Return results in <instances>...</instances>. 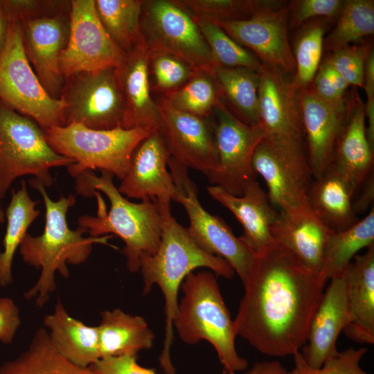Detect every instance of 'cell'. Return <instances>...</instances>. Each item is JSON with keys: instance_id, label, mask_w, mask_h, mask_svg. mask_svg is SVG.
Instances as JSON below:
<instances>
[{"instance_id": "cell-46", "label": "cell", "mask_w": 374, "mask_h": 374, "mask_svg": "<svg viewBox=\"0 0 374 374\" xmlns=\"http://www.w3.org/2000/svg\"><path fill=\"white\" fill-rule=\"evenodd\" d=\"M20 325L19 310L14 301L0 297V341L11 344Z\"/></svg>"}, {"instance_id": "cell-44", "label": "cell", "mask_w": 374, "mask_h": 374, "mask_svg": "<svg viewBox=\"0 0 374 374\" xmlns=\"http://www.w3.org/2000/svg\"><path fill=\"white\" fill-rule=\"evenodd\" d=\"M90 367L96 374H157L139 365L137 356L102 358Z\"/></svg>"}, {"instance_id": "cell-20", "label": "cell", "mask_w": 374, "mask_h": 374, "mask_svg": "<svg viewBox=\"0 0 374 374\" xmlns=\"http://www.w3.org/2000/svg\"><path fill=\"white\" fill-rule=\"evenodd\" d=\"M20 21L27 58L48 93L57 98L64 78L60 59L68 41L69 25L59 17H28Z\"/></svg>"}, {"instance_id": "cell-3", "label": "cell", "mask_w": 374, "mask_h": 374, "mask_svg": "<svg viewBox=\"0 0 374 374\" xmlns=\"http://www.w3.org/2000/svg\"><path fill=\"white\" fill-rule=\"evenodd\" d=\"M98 177L92 170H85L75 178L78 193L95 196L98 202L96 216L83 215L79 226L91 237L107 233L119 237L125 243L123 252L130 271L140 268V258L154 254L160 244L162 217L155 199L134 203L125 198L113 183L114 175L101 170Z\"/></svg>"}, {"instance_id": "cell-51", "label": "cell", "mask_w": 374, "mask_h": 374, "mask_svg": "<svg viewBox=\"0 0 374 374\" xmlns=\"http://www.w3.org/2000/svg\"><path fill=\"white\" fill-rule=\"evenodd\" d=\"M8 19L6 14L0 9V53L4 45L8 33Z\"/></svg>"}, {"instance_id": "cell-10", "label": "cell", "mask_w": 374, "mask_h": 374, "mask_svg": "<svg viewBox=\"0 0 374 374\" xmlns=\"http://www.w3.org/2000/svg\"><path fill=\"white\" fill-rule=\"evenodd\" d=\"M60 98L65 125L71 123L107 130L123 127L125 103L117 67L82 72L66 78Z\"/></svg>"}, {"instance_id": "cell-5", "label": "cell", "mask_w": 374, "mask_h": 374, "mask_svg": "<svg viewBox=\"0 0 374 374\" xmlns=\"http://www.w3.org/2000/svg\"><path fill=\"white\" fill-rule=\"evenodd\" d=\"M183 296L173 319L179 339L194 345L202 340L215 350L224 374L245 371L247 361L235 348L234 321L222 295L216 276L207 269L189 274L181 286Z\"/></svg>"}, {"instance_id": "cell-35", "label": "cell", "mask_w": 374, "mask_h": 374, "mask_svg": "<svg viewBox=\"0 0 374 374\" xmlns=\"http://www.w3.org/2000/svg\"><path fill=\"white\" fill-rule=\"evenodd\" d=\"M374 33V1H344L335 27L323 39L326 51L362 43Z\"/></svg>"}, {"instance_id": "cell-25", "label": "cell", "mask_w": 374, "mask_h": 374, "mask_svg": "<svg viewBox=\"0 0 374 374\" xmlns=\"http://www.w3.org/2000/svg\"><path fill=\"white\" fill-rule=\"evenodd\" d=\"M349 321L343 332L358 344H374V244L345 269Z\"/></svg>"}, {"instance_id": "cell-27", "label": "cell", "mask_w": 374, "mask_h": 374, "mask_svg": "<svg viewBox=\"0 0 374 374\" xmlns=\"http://www.w3.org/2000/svg\"><path fill=\"white\" fill-rule=\"evenodd\" d=\"M356 193L345 176L328 167L320 177L313 179L308 200L311 210L328 228L339 231L358 220L353 208Z\"/></svg>"}, {"instance_id": "cell-4", "label": "cell", "mask_w": 374, "mask_h": 374, "mask_svg": "<svg viewBox=\"0 0 374 374\" xmlns=\"http://www.w3.org/2000/svg\"><path fill=\"white\" fill-rule=\"evenodd\" d=\"M29 183L43 198L46 209L45 226L43 233L39 236L27 233L19 246V251L25 262L41 269L37 283L24 296L27 299L35 298V305L42 308L56 288L55 274L59 272L67 278L69 276L67 264L83 263L89 256L93 244L110 245L108 240L112 235L84 238L83 235L87 233L84 229L79 226L75 230L71 229L66 222V213L75 204V197L62 196L53 201L40 181L33 178Z\"/></svg>"}, {"instance_id": "cell-39", "label": "cell", "mask_w": 374, "mask_h": 374, "mask_svg": "<svg viewBox=\"0 0 374 374\" xmlns=\"http://www.w3.org/2000/svg\"><path fill=\"white\" fill-rule=\"evenodd\" d=\"M149 69L154 80L151 89L163 96L179 89L197 71L181 59L161 52H149Z\"/></svg>"}, {"instance_id": "cell-47", "label": "cell", "mask_w": 374, "mask_h": 374, "mask_svg": "<svg viewBox=\"0 0 374 374\" xmlns=\"http://www.w3.org/2000/svg\"><path fill=\"white\" fill-rule=\"evenodd\" d=\"M310 86L318 96L327 101H339L346 97L341 96L335 89L322 62Z\"/></svg>"}, {"instance_id": "cell-41", "label": "cell", "mask_w": 374, "mask_h": 374, "mask_svg": "<svg viewBox=\"0 0 374 374\" xmlns=\"http://www.w3.org/2000/svg\"><path fill=\"white\" fill-rule=\"evenodd\" d=\"M364 347H349L326 361L319 368L308 365L300 352L293 355L294 366L285 374H371L360 366V362L366 354Z\"/></svg>"}, {"instance_id": "cell-18", "label": "cell", "mask_w": 374, "mask_h": 374, "mask_svg": "<svg viewBox=\"0 0 374 374\" xmlns=\"http://www.w3.org/2000/svg\"><path fill=\"white\" fill-rule=\"evenodd\" d=\"M264 66L258 87L259 125L264 138L305 144L299 89L283 71Z\"/></svg>"}, {"instance_id": "cell-52", "label": "cell", "mask_w": 374, "mask_h": 374, "mask_svg": "<svg viewBox=\"0 0 374 374\" xmlns=\"http://www.w3.org/2000/svg\"><path fill=\"white\" fill-rule=\"evenodd\" d=\"M5 220V213L0 208V222H3Z\"/></svg>"}, {"instance_id": "cell-48", "label": "cell", "mask_w": 374, "mask_h": 374, "mask_svg": "<svg viewBox=\"0 0 374 374\" xmlns=\"http://www.w3.org/2000/svg\"><path fill=\"white\" fill-rule=\"evenodd\" d=\"M353 200V208L357 215L364 212L371 205L374 198L373 173L368 177L356 193Z\"/></svg>"}, {"instance_id": "cell-13", "label": "cell", "mask_w": 374, "mask_h": 374, "mask_svg": "<svg viewBox=\"0 0 374 374\" xmlns=\"http://www.w3.org/2000/svg\"><path fill=\"white\" fill-rule=\"evenodd\" d=\"M212 114L218 166L208 179L227 193L241 196L256 180L252 158L264 138L263 130L259 124L249 125L239 120L222 100Z\"/></svg>"}, {"instance_id": "cell-6", "label": "cell", "mask_w": 374, "mask_h": 374, "mask_svg": "<svg viewBox=\"0 0 374 374\" xmlns=\"http://www.w3.org/2000/svg\"><path fill=\"white\" fill-rule=\"evenodd\" d=\"M154 130L117 127L101 130L71 123L46 128L44 132L55 152L75 161L67 167L72 177H76L85 170L98 169L123 179L134 150Z\"/></svg>"}, {"instance_id": "cell-26", "label": "cell", "mask_w": 374, "mask_h": 374, "mask_svg": "<svg viewBox=\"0 0 374 374\" xmlns=\"http://www.w3.org/2000/svg\"><path fill=\"white\" fill-rule=\"evenodd\" d=\"M374 148L368 140L364 103L357 96L328 167L345 176L357 192L373 173Z\"/></svg>"}, {"instance_id": "cell-1", "label": "cell", "mask_w": 374, "mask_h": 374, "mask_svg": "<svg viewBox=\"0 0 374 374\" xmlns=\"http://www.w3.org/2000/svg\"><path fill=\"white\" fill-rule=\"evenodd\" d=\"M233 319L237 336L265 355H294L305 344L325 284L274 242L255 256Z\"/></svg>"}, {"instance_id": "cell-9", "label": "cell", "mask_w": 374, "mask_h": 374, "mask_svg": "<svg viewBox=\"0 0 374 374\" xmlns=\"http://www.w3.org/2000/svg\"><path fill=\"white\" fill-rule=\"evenodd\" d=\"M141 35L149 52L173 55L196 71L216 66L193 17L175 0L143 1Z\"/></svg>"}, {"instance_id": "cell-7", "label": "cell", "mask_w": 374, "mask_h": 374, "mask_svg": "<svg viewBox=\"0 0 374 374\" xmlns=\"http://www.w3.org/2000/svg\"><path fill=\"white\" fill-rule=\"evenodd\" d=\"M0 100L44 130L65 125V103L50 96L40 82L25 53L21 21L15 18H8L0 53Z\"/></svg>"}, {"instance_id": "cell-37", "label": "cell", "mask_w": 374, "mask_h": 374, "mask_svg": "<svg viewBox=\"0 0 374 374\" xmlns=\"http://www.w3.org/2000/svg\"><path fill=\"white\" fill-rule=\"evenodd\" d=\"M161 99L179 111L206 118L220 102L221 94L212 71H197L185 84Z\"/></svg>"}, {"instance_id": "cell-14", "label": "cell", "mask_w": 374, "mask_h": 374, "mask_svg": "<svg viewBox=\"0 0 374 374\" xmlns=\"http://www.w3.org/2000/svg\"><path fill=\"white\" fill-rule=\"evenodd\" d=\"M69 37L60 59L64 78L107 68L118 67L125 53L114 42L103 26L95 0H73Z\"/></svg>"}, {"instance_id": "cell-31", "label": "cell", "mask_w": 374, "mask_h": 374, "mask_svg": "<svg viewBox=\"0 0 374 374\" xmlns=\"http://www.w3.org/2000/svg\"><path fill=\"white\" fill-rule=\"evenodd\" d=\"M212 73L229 109L245 124L258 125L260 74L246 68L220 66H214Z\"/></svg>"}, {"instance_id": "cell-22", "label": "cell", "mask_w": 374, "mask_h": 374, "mask_svg": "<svg viewBox=\"0 0 374 374\" xmlns=\"http://www.w3.org/2000/svg\"><path fill=\"white\" fill-rule=\"evenodd\" d=\"M333 231L313 213L310 206L280 210L271 229L274 242L318 276L326 244Z\"/></svg>"}, {"instance_id": "cell-45", "label": "cell", "mask_w": 374, "mask_h": 374, "mask_svg": "<svg viewBox=\"0 0 374 374\" xmlns=\"http://www.w3.org/2000/svg\"><path fill=\"white\" fill-rule=\"evenodd\" d=\"M362 87L366 95L364 112L367 122V138L371 146L374 148V52L373 49L365 64Z\"/></svg>"}, {"instance_id": "cell-42", "label": "cell", "mask_w": 374, "mask_h": 374, "mask_svg": "<svg viewBox=\"0 0 374 374\" xmlns=\"http://www.w3.org/2000/svg\"><path fill=\"white\" fill-rule=\"evenodd\" d=\"M372 49L370 43L362 42L332 51L327 58L350 86L362 87L365 64Z\"/></svg>"}, {"instance_id": "cell-8", "label": "cell", "mask_w": 374, "mask_h": 374, "mask_svg": "<svg viewBox=\"0 0 374 374\" xmlns=\"http://www.w3.org/2000/svg\"><path fill=\"white\" fill-rule=\"evenodd\" d=\"M75 161L55 152L44 132L30 118L0 103V199L17 177L31 175L52 185L49 170Z\"/></svg>"}, {"instance_id": "cell-43", "label": "cell", "mask_w": 374, "mask_h": 374, "mask_svg": "<svg viewBox=\"0 0 374 374\" xmlns=\"http://www.w3.org/2000/svg\"><path fill=\"white\" fill-rule=\"evenodd\" d=\"M291 28L301 27L314 19H337L343 6L341 0H296L291 1Z\"/></svg>"}, {"instance_id": "cell-12", "label": "cell", "mask_w": 374, "mask_h": 374, "mask_svg": "<svg viewBox=\"0 0 374 374\" xmlns=\"http://www.w3.org/2000/svg\"><path fill=\"white\" fill-rule=\"evenodd\" d=\"M252 167L264 179L270 203L280 210L310 206L308 193L314 178L305 144L263 138L254 152Z\"/></svg>"}, {"instance_id": "cell-33", "label": "cell", "mask_w": 374, "mask_h": 374, "mask_svg": "<svg viewBox=\"0 0 374 374\" xmlns=\"http://www.w3.org/2000/svg\"><path fill=\"white\" fill-rule=\"evenodd\" d=\"M38 201L33 200L28 193L25 181L12 193L6 209L7 226L3 240V251L0 252V286L6 287L12 283V264L15 253L27 234V230L39 216L35 208Z\"/></svg>"}, {"instance_id": "cell-24", "label": "cell", "mask_w": 374, "mask_h": 374, "mask_svg": "<svg viewBox=\"0 0 374 374\" xmlns=\"http://www.w3.org/2000/svg\"><path fill=\"white\" fill-rule=\"evenodd\" d=\"M207 191L239 221L243 229L239 238L255 256L274 242L271 229L278 212L271 207L267 193L256 180L246 186L241 196L233 195L218 186H209Z\"/></svg>"}, {"instance_id": "cell-11", "label": "cell", "mask_w": 374, "mask_h": 374, "mask_svg": "<svg viewBox=\"0 0 374 374\" xmlns=\"http://www.w3.org/2000/svg\"><path fill=\"white\" fill-rule=\"evenodd\" d=\"M168 166L178 188L175 202L181 204L188 214L190 235L202 250L226 260L243 283L255 255L222 219L202 206L197 187L188 176V168L171 159Z\"/></svg>"}, {"instance_id": "cell-15", "label": "cell", "mask_w": 374, "mask_h": 374, "mask_svg": "<svg viewBox=\"0 0 374 374\" xmlns=\"http://www.w3.org/2000/svg\"><path fill=\"white\" fill-rule=\"evenodd\" d=\"M289 9L282 1H265L244 19L213 21L267 66L294 75L296 64L288 37Z\"/></svg>"}, {"instance_id": "cell-21", "label": "cell", "mask_w": 374, "mask_h": 374, "mask_svg": "<svg viewBox=\"0 0 374 374\" xmlns=\"http://www.w3.org/2000/svg\"><path fill=\"white\" fill-rule=\"evenodd\" d=\"M349 321L346 284L344 277L330 280L312 319L305 344L300 353L305 362L319 368L339 353L338 337Z\"/></svg>"}, {"instance_id": "cell-16", "label": "cell", "mask_w": 374, "mask_h": 374, "mask_svg": "<svg viewBox=\"0 0 374 374\" xmlns=\"http://www.w3.org/2000/svg\"><path fill=\"white\" fill-rule=\"evenodd\" d=\"M158 105L161 114L159 130L169 158L209 177L218 166L213 118L179 111L163 99Z\"/></svg>"}, {"instance_id": "cell-36", "label": "cell", "mask_w": 374, "mask_h": 374, "mask_svg": "<svg viewBox=\"0 0 374 374\" xmlns=\"http://www.w3.org/2000/svg\"><path fill=\"white\" fill-rule=\"evenodd\" d=\"M330 20L314 19L301 26L292 50L296 71L292 82L299 89L308 87L321 62L324 35Z\"/></svg>"}, {"instance_id": "cell-30", "label": "cell", "mask_w": 374, "mask_h": 374, "mask_svg": "<svg viewBox=\"0 0 374 374\" xmlns=\"http://www.w3.org/2000/svg\"><path fill=\"white\" fill-rule=\"evenodd\" d=\"M374 244V209L358 220L349 228L333 231L326 244L322 267L319 275L325 285L336 277L341 276L345 269L357 253Z\"/></svg>"}, {"instance_id": "cell-2", "label": "cell", "mask_w": 374, "mask_h": 374, "mask_svg": "<svg viewBox=\"0 0 374 374\" xmlns=\"http://www.w3.org/2000/svg\"><path fill=\"white\" fill-rule=\"evenodd\" d=\"M157 204L162 217L160 244L154 254L141 257L139 271L143 281V295L149 294L153 285L159 286L163 294L165 330L159 362L166 374H176L170 351L174 339L173 319L183 281L198 268H206L216 276L227 279L233 277L235 271L224 259L198 247L187 229L172 215L170 202H157Z\"/></svg>"}, {"instance_id": "cell-49", "label": "cell", "mask_w": 374, "mask_h": 374, "mask_svg": "<svg viewBox=\"0 0 374 374\" xmlns=\"http://www.w3.org/2000/svg\"><path fill=\"white\" fill-rule=\"evenodd\" d=\"M287 370L277 360L256 362L245 374H285Z\"/></svg>"}, {"instance_id": "cell-38", "label": "cell", "mask_w": 374, "mask_h": 374, "mask_svg": "<svg viewBox=\"0 0 374 374\" xmlns=\"http://www.w3.org/2000/svg\"><path fill=\"white\" fill-rule=\"evenodd\" d=\"M193 18L210 48L216 66L246 68L260 74L262 73L265 66L260 60L217 24L206 19Z\"/></svg>"}, {"instance_id": "cell-23", "label": "cell", "mask_w": 374, "mask_h": 374, "mask_svg": "<svg viewBox=\"0 0 374 374\" xmlns=\"http://www.w3.org/2000/svg\"><path fill=\"white\" fill-rule=\"evenodd\" d=\"M125 113L123 128H159L161 114L151 94L149 50L141 36L117 67Z\"/></svg>"}, {"instance_id": "cell-28", "label": "cell", "mask_w": 374, "mask_h": 374, "mask_svg": "<svg viewBox=\"0 0 374 374\" xmlns=\"http://www.w3.org/2000/svg\"><path fill=\"white\" fill-rule=\"evenodd\" d=\"M55 350L81 367H90L100 359L97 326H89L71 317L60 300L55 310L44 319Z\"/></svg>"}, {"instance_id": "cell-32", "label": "cell", "mask_w": 374, "mask_h": 374, "mask_svg": "<svg viewBox=\"0 0 374 374\" xmlns=\"http://www.w3.org/2000/svg\"><path fill=\"white\" fill-rule=\"evenodd\" d=\"M0 374H96L91 367L75 365L52 345L48 332L38 329L28 346L17 358L0 366Z\"/></svg>"}, {"instance_id": "cell-40", "label": "cell", "mask_w": 374, "mask_h": 374, "mask_svg": "<svg viewBox=\"0 0 374 374\" xmlns=\"http://www.w3.org/2000/svg\"><path fill=\"white\" fill-rule=\"evenodd\" d=\"M193 17L211 21L250 17L264 3L254 0H175Z\"/></svg>"}, {"instance_id": "cell-17", "label": "cell", "mask_w": 374, "mask_h": 374, "mask_svg": "<svg viewBox=\"0 0 374 374\" xmlns=\"http://www.w3.org/2000/svg\"><path fill=\"white\" fill-rule=\"evenodd\" d=\"M356 96L330 102L318 96L311 86L299 89L305 149L314 179L328 168Z\"/></svg>"}, {"instance_id": "cell-50", "label": "cell", "mask_w": 374, "mask_h": 374, "mask_svg": "<svg viewBox=\"0 0 374 374\" xmlns=\"http://www.w3.org/2000/svg\"><path fill=\"white\" fill-rule=\"evenodd\" d=\"M321 62L323 64L328 75L335 89L341 96H346V91L350 87V84L335 70L327 57H326Z\"/></svg>"}, {"instance_id": "cell-34", "label": "cell", "mask_w": 374, "mask_h": 374, "mask_svg": "<svg viewBox=\"0 0 374 374\" xmlns=\"http://www.w3.org/2000/svg\"><path fill=\"white\" fill-rule=\"evenodd\" d=\"M98 16L114 42L125 53L141 37V0H95Z\"/></svg>"}, {"instance_id": "cell-19", "label": "cell", "mask_w": 374, "mask_h": 374, "mask_svg": "<svg viewBox=\"0 0 374 374\" xmlns=\"http://www.w3.org/2000/svg\"><path fill=\"white\" fill-rule=\"evenodd\" d=\"M168 160L163 139L159 128L154 129L134 150L118 190L128 198L175 201L178 188L168 170Z\"/></svg>"}, {"instance_id": "cell-29", "label": "cell", "mask_w": 374, "mask_h": 374, "mask_svg": "<svg viewBox=\"0 0 374 374\" xmlns=\"http://www.w3.org/2000/svg\"><path fill=\"white\" fill-rule=\"evenodd\" d=\"M97 328L100 359L137 356L152 348L155 339L143 317L119 308L103 312Z\"/></svg>"}]
</instances>
